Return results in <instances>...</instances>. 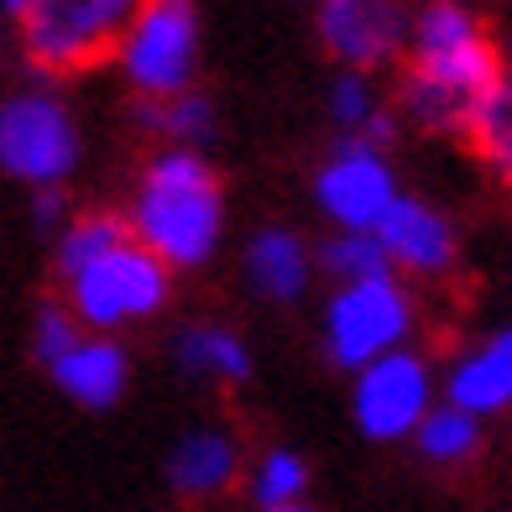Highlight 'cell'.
Here are the masks:
<instances>
[{"instance_id":"14","label":"cell","mask_w":512,"mask_h":512,"mask_svg":"<svg viewBox=\"0 0 512 512\" xmlns=\"http://www.w3.org/2000/svg\"><path fill=\"white\" fill-rule=\"evenodd\" d=\"M450 403L465 413H497L512 403V330H502L497 340H486L476 356H460L450 371Z\"/></svg>"},{"instance_id":"25","label":"cell","mask_w":512,"mask_h":512,"mask_svg":"<svg viewBox=\"0 0 512 512\" xmlns=\"http://www.w3.org/2000/svg\"><path fill=\"white\" fill-rule=\"evenodd\" d=\"M377 110V95H371V79L361 74V68H345V74L335 79V89H330V115L345 126V131H356L366 115Z\"/></svg>"},{"instance_id":"28","label":"cell","mask_w":512,"mask_h":512,"mask_svg":"<svg viewBox=\"0 0 512 512\" xmlns=\"http://www.w3.org/2000/svg\"><path fill=\"white\" fill-rule=\"evenodd\" d=\"M267 512H309L304 502H288V507H267Z\"/></svg>"},{"instance_id":"20","label":"cell","mask_w":512,"mask_h":512,"mask_svg":"<svg viewBox=\"0 0 512 512\" xmlns=\"http://www.w3.org/2000/svg\"><path fill=\"white\" fill-rule=\"evenodd\" d=\"M471 37H481V21H476V11H465L460 0H429V6L408 21L413 58L460 48V42H471Z\"/></svg>"},{"instance_id":"4","label":"cell","mask_w":512,"mask_h":512,"mask_svg":"<svg viewBox=\"0 0 512 512\" xmlns=\"http://www.w3.org/2000/svg\"><path fill=\"white\" fill-rule=\"evenodd\" d=\"M115 63L126 68L131 89L142 100H162L178 89H194L199 74V6L194 0H147L131 21Z\"/></svg>"},{"instance_id":"24","label":"cell","mask_w":512,"mask_h":512,"mask_svg":"<svg viewBox=\"0 0 512 512\" xmlns=\"http://www.w3.org/2000/svg\"><path fill=\"white\" fill-rule=\"evenodd\" d=\"M79 340H84V324L74 319V309L68 304H42L37 330H32V351H37L42 366H53L63 351H74Z\"/></svg>"},{"instance_id":"18","label":"cell","mask_w":512,"mask_h":512,"mask_svg":"<svg viewBox=\"0 0 512 512\" xmlns=\"http://www.w3.org/2000/svg\"><path fill=\"white\" fill-rule=\"evenodd\" d=\"M215 105L199 89H178V95H162V100H142L136 105V126L152 131V136H168L173 147H199L215 136Z\"/></svg>"},{"instance_id":"26","label":"cell","mask_w":512,"mask_h":512,"mask_svg":"<svg viewBox=\"0 0 512 512\" xmlns=\"http://www.w3.org/2000/svg\"><path fill=\"white\" fill-rule=\"evenodd\" d=\"M63 215H68L63 183H48V189H37V199H32V220H37V230H53Z\"/></svg>"},{"instance_id":"2","label":"cell","mask_w":512,"mask_h":512,"mask_svg":"<svg viewBox=\"0 0 512 512\" xmlns=\"http://www.w3.org/2000/svg\"><path fill=\"white\" fill-rule=\"evenodd\" d=\"M147 0H27L21 11V48L37 74H89L121 53L131 21Z\"/></svg>"},{"instance_id":"19","label":"cell","mask_w":512,"mask_h":512,"mask_svg":"<svg viewBox=\"0 0 512 512\" xmlns=\"http://www.w3.org/2000/svg\"><path fill=\"white\" fill-rule=\"evenodd\" d=\"M418 450H424L429 460L439 465H460V460H471L476 445H481V424H476V413H465V408H429L424 418H418Z\"/></svg>"},{"instance_id":"15","label":"cell","mask_w":512,"mask_h":512,"mask_svg":"<svg viewBox=\"0 0 512 512\" xmlns=\"http://www.w3.org/2000/svg\"><path fill=\"white\" fill-rule=\"evenodd\" d=\"M460 136L471 142V152L492 168L512 189V74H497L465 110Z\"/></svg>"},{"instance_id":"3","label":"cell","mask_w":512,"mask_h":512,"mask_svg":"<svg viewBox=\"0 0 512 512\" xmlns=\"http://www.w3.org/2000/svg\"><path fill=\"white\" fill-rule=\"evenodd\" d=\"M63 288L84 330H121L131 319H152L168 304V262L131 236L95 256L89 267H79Z\"/></svg>"},{"instance_id":"17","label":"cell","mask_w":512,"mask_h":512,"mask_svg":"<svg viewBox=\"0 0 512 512\" xmlns=\"http://www.w3.org/2000/svg\"><path fill=\"white\" fill-rule=\"evenodd\" d=\"M173 356L189 377H215V382H246L251 377V351L241 345V335L220 330V324H189L178 335Z\"/></svg>"},{"instance_id":"27","label":"cell","mask_w":512,"mask_h":512,"mask_svg":"<svg viewBox=\"0 0 512 512\" xmlns=\"http://www.w3.org/2000/svg\"><path fill=\"white\" fill-rule=\"evenodd\" d=\"M0 6H6V16H21V11H27V0H0Z\"/></svg>"},{"instance_id":"1","label":"cell","mask_w":512,"mask_h":512,"mask_svg":"<svg viewBox=\"0 0 512 512\" xmlns=\"http://www.w3.org/2000/svg\"><path fill=\"white\" fill-rule=\"evenodd\" d=\"M131 236L168 267H204L225 230V194L194 147H168L142 168L131 199Z\"/></svg>"},{"instance_id":"13","label":"cell","mask_w":512,"mask_h":512,"mask_svg":"<svg viewBox=\"0 0 512 512\" xmlns=\"http://www.w3.org/2000/svg\"><path fill=\"white\" fill-rule=\"evenodd\" d=\"M309 272H314V262H309V251H304V241H298L293 230L267 225V230L251 236V246H246V283L262 298H272V304H298L304 288H309Z\"/></svg>"},{"instance_id":"12","label":"cell","mask_w":512,"mask_h":512,"mask_svg":"<svg viewBox=\"0 0 512 512\" xmlns=\"http://www.w3.org/2000/svg\"><path fill=\"white\" fill-rule=\"evenodd\" d=\"M48 371H53V382H58L79 408H110V403H121L126 377H131L126 351H121L115 340H105V335H95V340L84 335L74 351H63Z\"/></svg>"},{"instance_id":"6","label":"cell","mask_w":512,"mask_h":512,"mask_svg":"<svg viewBox=\"0 0 512 512\" xmlns=\"http://www.w3.org/2000/svg\"><path fill=\"white\" fill-rule=\"evenodd\" d=\"M413 330V298L387 277H361L340 283V293L324 309V345L340 371H361L387 351H398Z\"/></svg>"},{"instance_id":"10","label":"cell","mask_w":512,"mask_h":512,"mask_svg":"<svg viewBox=\"0 0 512 512\" xmlns=\"http://www.w3.org/2000/svg\"><path fill=\"white\" fill-rule=\"evenodd\" d=\"M371 230H377V241L387 246L392 267H408L418 277H439V272L455 267V230L424 199L398 194V199L382 209V220L371 225Z\"/></svg>"},{"instance_id":"16","label":"cell","mask_w":512,"mask_h":512,"mask_svg":"<svg viewBox=\"0 0 512 512\" xmlns=\"http://www.w3.org/2000/svg\"><path fill=\"white\" fill-rule=\"evenodd\" d=\"M413 74H424L429 84L439 89H450L455 100L471 105L486 84H492L502 74V53H497V42L492 37H471V42H460V48H445V53H424V58H413Z\"/></svg>"},{"instance_id":"5","label":"cell","mask_w":512,"mask_h":512,"mask_svg":"<svg viewBox=\"0 0 512 512\" xmlns=\"http://www.w3.org/2000/svg\"><path fill=\"white\" fill-rule=\"evenodd\" d=\"M0 168L32 189L63 183L79 168V126L58 95L27 89L0 100Z\"/></svg>"},{"instance_id":"11","label":"cell","mask_w":512,"mask_h":512,"mask_svg":"<svg viewBox=\"0 0 512 512\" xmlns=\"http://www.w3.org/2000/svg\"><path fill=\"white\" fill-rule=\"evenodd\" d=\"M241 471V445L230 439L225 429H194L183 434L173 455H168V486L189 502H204V497H220L230 481Z\"/></svg>"},{"instance_id":"23","label":"cell","mask_w":512,"mask_h":512,"mask_svg":"<svg viewBox=\"0 0 512 512\" xmlns=\"http://www.w3.org/2000/svg\"><path fill=\"white\" fill-rule=\"evenodd\" d=\"M304 486H309V465L298 460L293 450H272L262 455V465H256V476H251V497L256 507H288L304 497Z\"/></svg>"},{"instance_id":"7","label":"cell","mask_w":512,"mask_h":512,"mask_svg":"<svg viewBox=\"0 0 512 512\" xmlns=\"http://www.w3.org/2000/svg\"><path fill=\"white\" fill-rule=\"evenodd\" d=\"M429 366L413 351H387L356 371V424L366 439H403L429 413Z\"/></svg>"},{"instance_id":"21","label":"cell","mask_w":512,"mask_h":512,"mask_svg":"<svg viewBox=\"0 0 512 512\" xmlns=\"http://www.w3.org/2000/svg\"><path fill=\"white\" fill-rule=\"evenodd\" d=\"M121 241H131V225L121 220V215H84V220H74L63 230V241H58V277L68 283V277H74L79 267H89L95 262V256H105L110 246H121Z\"/></svg>"},{"instance_id":"22","label":"cell","mask_w":512,"mask_h":512,"mask_svg":"<svg viewBox=\"0 0 512 512\" xmlns=\"http://www.w3.org/2000/svg\"><path fill=\"white\" fill-rule=\"evenodd\" d=\"M319 262L330 267L340 283H361V277H387L392 272V256L377 241V230H340L319 246Z\"/></svg>"},{"instance_id":"8","label":"cell","mask_w":512,"mask_h":512,"mask_svg":"<svg viewBox=\"0 0 512 512\" xmlns=\"http://www.w3.org/2000/svg\"><path fill=\"white\" fill-rule=\"evenodd\" d=\"M314 194H319V209L340 230H371L382 220V209L398 199V178H392L387 157L377 147H366L361 136H345L335 157L319 168Z\"/></svg>"},{"instance_id":"9","label":"cell","mask_w":512,"mask_h":512,"mask_svg":"<svg viewBox=\"0 0 512 512\" xmlns=\"http://www.w3.org/2000/svg\"><path fill=\"white\" fill-rule=\"evenodd\" d=\"M314 32L330 58L366 74V68H382L403 53L408 16L398 0H319Z\"/></svg>"}]
</instances>
